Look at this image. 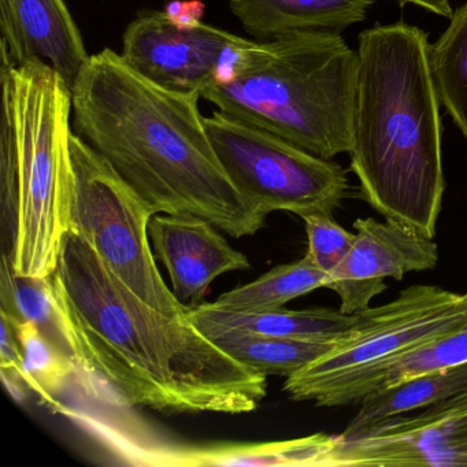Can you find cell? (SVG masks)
I'll return each instance as SVG.
<instances>
[{
  "mask_svg": "<svg viewBox=\"0 0 467 467\" xmlns=\"http://www.w3.org/2000/svg\"><path fill=\"white\" fill-rule=\"evenodd\" d=\"M57 303L75 344L78 385L119 407L243 414L266 396L265 374L243 365L185 317L133 294L69 229L56 272Z\"/></svg>",
  "mask_w": 467,
  "mask_h": 467,
  "instance_id": "obj_1",
  "label": "cell"
},
{
  "mask_svg": "<svg viewBox=\"0 0 467 467\" xmlns=\"http://www.w3.org/2000/svg\"><path fill=\"white\" fill-rule=\"evenodd\" d=\"M73 132L157 214H193L234 239L253 236L266 214L223 171L199 110L133 72L110 48L89 57L72 88Z\"/></svg>",
  "mask_w": 467,
  "mask_h": 467,
  "instance_id": "obj_2",
  "label": "cell"
},
{
  "mask_svg": "<svg viewBox=\"0 0 467 467\" xmlns=\"http://www.w3.org/2000/svg\"><path fill=\"white\" fill-rule=\"evenodd\" d=\"M440 99L431 43L418 26L396 23L358 37L351 119V171L360 196L422 236H436L445 191Z\"/></svg>",
  "mask_w": 467,
  "mask_h": 467,
  "instance_id": "obj_3",
  "label": "cell"
},
{
  "mask_svg": "<svg viewBox=\"0 0 467 467\" xmlns=\"http://www.w3.org/2000/svg\"><path fill=\"white\" fill-rule=\"evenodd\" d=\"M0 193L18 275L50 277L70 229L72 89L42 59H2Z\"/></svg>",
  "mask_w": 467,
  "mask_h": 467,
  "instance_id": "obj_4",
  "label": "cell"
},
{
  "mask_svg": "<svg viewBox=\"0 0 467 467\" xmlns=\"http://www.w3.org/2000/svg\"><path fill=\"white\" fill-rule=\"evenodd\" d=\"M357 51L340 34L251 40L223 80L202 92L218 110L324 160L351 149Z\"/></svg>",
  "mask_w": 467,
  "mask_h": 467,
  "instance_id": "obj_5",
  "label": "cell"
},
{
  "mask_svg": "<svg viewBox=\"0 0 467 467\" xmlns=\"http://www.w3.org/2000/svg\"><path fill=\"white\" fill-rule=\"evenodd\" d=\"M355 314L354 327L329 351L286 377L289 398L318 407L359 404L379 368L467 327V292L411 285L392 302Z\"/></svg>",
  "mask_w": 467,
  "mask_h": 467,
  "instance_id": "obj_6",
  "label": "cell"
},
{
  "mask_svg": "<svg viewBox=\"0 0 467 467\" xmlns=\"http://www.w3.org/2000/svg\"><path fill=\"white\" fill-rule=\"evenodd\" d=\"M70 152V229L144 302L166 316H187L190 306L166 285L155 262L149 225L157 213L75 132Z\"/></svg>",
  "mask_w": 467,
  "mask_h": 467,
  "instance_id": "obj_7",
  "label": "cell"
},
{
  "mask_svg": "<svg viewBox=\"0 0 467 467\" xmlns=\"http://www.w3.org/2000/svg\"><path fill=\"white\" fill-rule=\"evenodd\" d=\"M204 125L234 188L264 214L333 215L346 198L348 179L337 162L220 110Z\"/></svg>",
  "mask_w": 467,
  "mask_h": 467,
  "instance_id": "obj_8",
  "label": "cell"
},
{
  "mask_svg": "<svg viewBox=\"0 0 467 467\" xmlns=\"http://www.w3.org/2000/svg\"><path fill=\"white\" fill-rule=\"evenodd\" d=\"M251 40L185 16L174 6L139 16L128 26L119 56L152 84L201 94L231 72Z\"/></svg>",
  "mask_w": 467,
  "mask_h": 467,
  "instance_id": "obj_9",
  "label": "cell"
},
{
  "mask_svg": "<svg viewBox=\"0 0 467 467\" xmlns=\"http://www.w3.org/2000/svg\"><path fill=\"white\" fill-rule=\"evenodd\" d=\"M467 466V387L445 400L335 434L324 467Z\"/></svg>",
  "mask_w": 467,
  "mask_h": 467,
  "instance_id": "obj_10",
  "label": "cell"
},
{
  "mask_svg": "<svg viewBox=\"0 0 467 467\" xmlns=\"http://www.w3.org/2000/svg\"><path fill=\"white\" fill-rule=\"evenodd\" d=\"M217 229L193 214H155L150 221L155 258L165 265L177 299L190 307L202 305L215 278L250 269L247 256Z\"/></svg>",
  "mask_w": 467,
  "mask_h": 467,
  "instance_id": "obj_11",
  "label": "cell"
},
{
  "mask_svg": "<svg viewBox=\"0 0 467 467\" xmlns=\"http://www.w3.org/2000/svg\"><path fill=\"white\" fill-rule=\"evenodd\" d=\"M0 29L2 59H42L70 89L91 57L64 0H0Z\"/></svg>",
  "mask_w": 467,
  "mask_h": 467,
  "instance_id": "obj_12",
  "label": "cell"
},
{
  "mask_svg": "<svg viewBox=\"0 0 467 467\" xmlns=\"http://www.w3.org/2000/svg\"><path fill=\"white\" fill-rule=\"evenodd\" d=\"M354 228V244L330 277L327 288L333 291L346 283H384L387 277L401 281L407 273L434 269L439 262L433 239L393 221L358 218Z\"/></svg>",
  "mask_w": 467,
  "mask_h": 467,
  "instance_id": "obj_13",
  "label": "cell"
},
{
  "mask_svg": "<svg viewBox=\"0 0 467 467\" xmlns=\"http://www.w3.org/2000/svg\"><path fill=\"white\" fill-rule=\"evenodd\" d=\"M187 318L209 338L223 333L272 336L291 340L335 343L357 322V314L338 308H308L264 311H228L213 303L191 307Z\"/></svg>",
  "mask_w": 467,
  "mask_h": 467,
  "instance_id": "obj_14",
  "label": "cell"
},
{
  "mask_svg": "<svg viewBox=\"0 0 467 467\" xmlns=\"http://www.w3.org/2000/svg\"><path fill=\"white\" fill-rule=\"evenodd\" d=\"M229 9L256 42L303 32H333L365 20L376 0H228Z\"/></svg>",
  "mask_w": 467,
  "mask_h": 467,
  "instance_id": "obj_15",
  "label": "cell"
},
{
  "mask_svg": "<svg viewBox=\"0 0 467 467\" xmlns=\"http://www.w3.org/2000/svg\"><path fill=\"white\" fill-rule=\"evenodd\" d=\"M335 436L313 434L286 441L171 448L161 464L171 466H319L332 450Z\"/></svg>",
  "mask_w": 467,
  "mask_h": 467,
  "instance_id": "obj_16",
  "label": "cell"
},
{
  "mask_svg": "<svg viewBox=\"0 0 467 467\" xmlns=\"http://www.w3.org/2000/svg\"><path fill=\"white\" fill-rule=\"evenodd\" d=\"M0 311L18 321L36 325L72 360L78 373L75 344L57 303L51 275H18L13 269L12 259L4 254L0 266Z\"/></svg>",
  "mask_w": 467,
  "mask_h": 467,
  "instance_id": "obj_17",
  "label": "cell"
},
{
  "mask_svg": "<svg viewBox=\"0 0 467 467\" xmlns=\"http://www.w3.org/2000/svg\"><path fill=\"white\" fill-rule=\"evenodd\" d=\"M466 387L467 363H463L417 377L396 387L374 390L360 401L359 411L340 434L351 436L379 420L425 409L451 398Z\"/></svg>",
  "mask_w": 467,
  "mask_h": 467,
  "instance_id": "obj_18",
  "label": "cell"
},
{
  "mask_svg": "<svg viewBox=\"0 0 467 467\" xmlns=\"http://www.w3.org/2000/svg\"><path fill=\"white\" fill-rule=\"evenodd\" d=\"M327 285L329 275L306 255L299 261L275 267L253 283L225 292L213 306L228 311L275 310Z\"/></svg>",
  "mask_w": 467,
  "mask_h": 467,
  "instance_id": "obj_19",
  "label": "cell"
},
{
  "mask_svg": "<svg viewBox=\"0 0 467 467\" xmlns=\"http://www.w3.org/2000/svg\"><path fill=\"white\" fill-rule=\"evenodd\" d=\"M431 67L440 103L467 140V4L431 45Z\"/></svg>",
  "mask_w": 467,
  "mask_h": 467,
  "instance_id": "obj_20",
  "label": "cell"
},
{
  "mask_svg": "<svg viewBox=\"0 0 467 467\" xmlns=\"http://www.w3.org/2000/svg\"><path fill=\"white\" fill-rule=\"evenodd\" d=\"M243 365L265 376L289 377L332 348L333 343L223 333L210 338Z\"/></svg>",
  "mask_w": 467,
  "mask_h": 467,
  "instance_id": "obj_21",
  "label": "cell"
},
{
  "mask_svg": "<svg viewBox=\"0 0 467 467\" xmlns=\"http://www.w3.org/2000/svg\"><path fill=\"white\" fill-rule=\"evenodd\" d=\"M15 329L23 351L24 366L28 376V387L43 403L57 409L59 398L78 384V373L72 360L46 337L36 325L18 321L0 311Z\"/></svg>",
  "mask_w": 467,
  "mask_h": 467,
  "instance_id": "obj_22",
  "label": "cell"
},
{
  "mask_svg": "<svg viewBox=\"0 0 467 467\" xmlns=\"http://www.w3.org/2000/svg\"><path fill=\"white\" fill-rule=\"evenodd\" d=\"M463 363H467V327L428 346L407 352L379 368L371 382V392Z\"/></svg>",
  "mask_w": 467,
  "mask_h": 467,
  "instance_id": "obj_23",
  "label": "cell"
},
{
  "mask_svg": "<svg viewBox=\"0 0 467 467\" xmlns=\"http://www.w3.org/2000/svg\"><path fill=\"white\" fill-rule=\"evenodd\" d=\"M307 234L308 250L306 255L317 267L330 277L337 272L348 255L355 234L338 225L333 215L313 214L302 218Z\"/></svg>",
  "mask_w": 467,
  "mask_h": 467,
  "instance_id": "obj_24",
  "label": "cell"
},
{
  "mask_svg": "<svg viewBox=\"0 0 467 467\" xmlns=\"http://www.w3.org/2000/svg\"><path fill=\"white\" fill-rule=\"evenodd\" d=\"M2 319V341H0V370L5 385L10 395L17 401H24L28 393V376L24 366L23 351L20 341L16 336L10 322L0 316Z\"/></svg>",
  "mask_w": 467,
  "mask_h": 467,
  "instance_id": "obj_25",
  "label": "cell"
},
{
  "mask_svg": "<svg viewBox=\"0 0 467 467\" xmlns=\"http://www.w3.org/2000/svg\"><path fill=\"white\" fill-rule=\"evenodd\" d=\"M396 2H400L403 5H415L420 9L440 16V17L451 18L453 15L450 0H396Z\"/></svg>",
  "mask_w": 467,
  "mask_h": 467,
  "instance_id": "obj_26",
  "label": "cell"
}]
</instances>
